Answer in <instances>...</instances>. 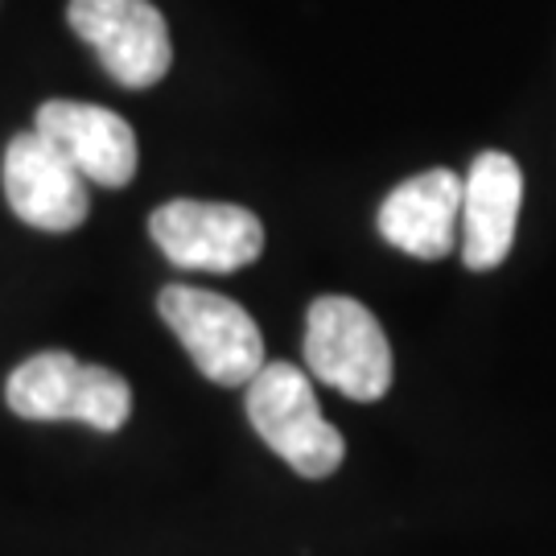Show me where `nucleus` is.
Returning <instances> with one entry per match:
<instances>
[{
	"label": "nucleus",
	"instance_id": "obj_1",
	"mask_svg": "<svg viewBox=\"0 0 556 556\" xmlns=\"http://www.w3.org/2000/svg\"><path fill=\"white\" fill-rule=\"evenodd\" d=\"M4 404L21 420H79L116 433L132 417V388L112 367L83 363L66 351H41L9 376Z\"/></svg>",
	"mask_w": 556,
	"mask_h": 556
},
{
	"label": "nucleus",
	"instance_id": "obj_2",
	"mask_svg": "<svg viewBox=\"0 0 556 556\" xmlns=\"http://www.w3.org/2000/svg\"><path fill=\"white\" fill-rule=\"evenodd\" d=\"M248 420L260 441L285 457L301 478H330L346 457V441L321 417L318 392L293 363H264L248 379Z\"/></svg>",
	"mask_w": 556,
	"mask_h": 556
},
{
	"label": "nucleus",
	"instance_id": "obj_3",
	"mask_svg": "<svg viewBox=\"0 0 556 556\" xmlns=\"http://www.w3.org/2000/svg\"><path fill=\"white\" fill-rule=\"evenodd\" d=\"M305 363L334 392L376 404L392 388V346L376 314L355 298H318L305 318Z\"/></svg>",
	"mask_w": 556,
	"mask_h": 556
},
{
	"label": "nucleus",
	"instance_id": "obj_4",
	"mask_svg": "<svg viewBox=\"0 0 556 556\" xmlns=\"http://www.w3.org/2000/svg\"><path fill=\"white\" fill-rule=\"evenodd\" d=\"M157 314L211 383L248 388L264 367V334L239 301L194 285H169L161 289Z\"/></svg>",
	"mask_w": 556,
	"mask_h": 556
},
{
	"label": "nucleus",
	"instance_id": "obj_5",
	"mask_svg": "<svg viewBox=\"0 0 556 556\" xmlns=\"http://www.w3.org/2000/svg\"><path fill=\"white\" fill-rule=\"evenodd\" d=\"M161 256L194 273H239L264 256V223L231 202L174 199L149 215Z\"/></svg>",
	"mask_w": 556,
	"mask_h": 556
},
{
	"label": "nucleus",
	"instance_id": "obj_6",
	"mask_svg": "<svg viewBox=\"0 0 556 556\" xmlns=\"http://www.w3.org/2000/svg\"><path fill=\"white\" fill-rule=\"evenodd\" d=\"M66 21L119 87L140 91L169 75L174 41L153 0H71Z\"/></svg>",
	"mask_w": 556,
	"mask_h": 556
},
{
	"label": "nucleus",
	"instance_id": "obj_7",
	"mask_svg": "<svg viewBox=\"0 0 556 556\" xmlns=\"http://www.w3.org/2000/svg\"><path fill=\"white\" fill-rule=\"evenodd\" d=\"M4 199L13 215L38 231H75L87 223V178L38 128L17 132L4 149Z\"/></svg>",
	"mask_w": 556,
	"mask_h": 556
},
{
	"label": "nucleus",
	"instance_id": "obj_8",
	"mask_svg": "<svg viewBox=\"0 0 556 556\" xmlns=\"http://www.w3.org/2000/svg\"><path fill=\"white\" fill-rule=\"evenodd\" d=\"M34 128L50 144H59L62 157L71 161L87 181H96V186L119 190V186H128V181L137 178V132H132L128 119H119L108 108L79 100H50L38 108Z\"/></svg>",
	"mask_w": 556,
	"mask_h": 556
},
{
	"label": "nucleus",
	"instance_id": "obj_9",
	"mask_svg": "<svg viewBox=\"0 0 556 556\" xmlns=\"http://www.w3.org/2000/svg\"><path fill=\"white\" fill-rule=\"evenodd\" d=\"M523 202V169L507 153H478L462 178V260L470 273H491L511 256Z\"/></svg>",
	"mask_w": 556,
	"mask_h": 556
},
{
	"label": "nucleus",
	"instance_id": "obj_10",
	"mask_svg": "<svg viewBox=\"0 0 556 556\" xmlns=\"http://www.w3.org/2000/svg\"><path fill=\"white\" fill-rule=\"evenodd\" d=\"M379 236L404 256L441 260L457 248L462 236V178L454 169H425L400 181L379 202Z\"/></svg>",
	"mask_w": 556,
	"mask_h": 556
}]
</instances>
